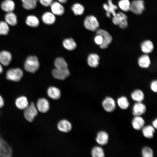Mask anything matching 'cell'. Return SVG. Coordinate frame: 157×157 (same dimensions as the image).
Instances as JSON below:
<instances>
[{"label":"cell","instance_id":"9","mask_svg":"<svg viewBox=\"0 0 157 157\" xmlns=\"http://www.w3.org/2000/svg\"><path fill=\"white\" fill-rule=\"evenodd\" d=\"M36 106L38 111L44 113L47 112L49 109V103L46 99L40 98L37 101Z\"/></svg>","mask_w":157,"mask_h":157},{"label":"cell","instance_id":"7","mask_svg":"<svg viewBox=\"0 0 157 157\" xmlns=\"http://www.w3.org/2000/svg\"><path fill=\"white\" fill-rule=\"evenodd\" d=\"M97 33L102 36L103 38V42L99 46L100 48L103 49L107 48L112 41V38L111 35L108 32L101 29L97 30Z\"/></svg>","mask_w":157,"mask_h":157},{"label":"cell","instance_id":"42","mask_svg":"<svg viewBox=\"0 0 157 157\" xmlns=\"http://www.w3.org/2000/svg\"><path fill=\"white\" fill-rule=\"evenodd\" d=\"M153 126L156 129L157 128V119L156 118L152 122Z\"/></svg>","mask_w":157,"mask_h":157},{"label":"cell","instance_id":"3","mask_svg":"<svg viewBox=\"0 0 157 157\" xmlns=\"http://www.w3.org/2000/svg\"><path fill=\"white\" fill-rule=\"evenodd\" d=\"M127 19V17L125 14L121 12H119L113 16L112 21L114 24L118 25L120 28L124 29L128 26Z\"/></svg>","mask_w":157,"mask_h":157},{"label":"cell","instance_id":"15","mask_svg":"<svg viewBox=\"0 0 157 157\" xmlns=\"http://www.w3.org/2000/svg\"><path fill=\"white\" fill-rule=\"evenodd\" d=\"M109 136L108 133L104 131H101L97 134L96 138L97 142L101 145L106 144L108 142Z\"/></svg>","mask_w":157,"mask_h":157},{"label":"cell","instance_id":"32","mask_svg":"<svg viewBox=\"0 0 157 157\" xmlns=\"http://www.w3.org/2000/svg\"><path fill=\"white\" fill-rule=\"evenodd\" d=\"M24 8L27 10L33 9L37 6L38 0H21Z\"/></svg>","mask_w":157,"mask_h":157},{"label":"cell","instance_id":"4","mask_svg":"<svg viewBox=\"0 0 157 157\" xmlns=\"http://www.w3.org/2000/svg\"><path fill=\"white\" fill-rule=\"evenodd\" d=\"M24 115L28 121L31 122L37 115L38 110L34 103L31 102L25 109Z\"/></svg>","mask_w":157,"mask_h":157},{"label":"cell","instance_id":"19","mask_svg":"<svg viewBox=\"0 0 157 157\" xmlns=\"http://www.w3.org/2000/svg\"><path fill=\"white\" fill-rule=\"evenodd\" d=\"M42 19L43 22L48 25L53 24L56 20L55 15L52 12H47L42 15Z\"/></svg>","mask_w":157,"mask_h":157},{"label":"cell","instance_id":"31","mask_svg":"<svg viewBox=\"0 0 157 157\" xmlns=\"http://www.w3.org/2000/svg\"><path fill=\"white\" fill-rule=\"evenodd\" d=\"M56 68L59 69L68 68V65L65 60L62 57H58L56 59L54 62Z\"/></svg>","mask_w":157,"mask_h":157},{"label":"cell","instance_id":"44","mask_svg":"<svg viewBox=\"0 0 157 157\" xmlns=\"http://www.w3.org/2000/svg\"><path fill=\"white\" fill-rule=\"evenodd\" d=\"M59 2L61 3H66L67 0H57Z\"/></svg>","mask_w":157,"mask_h":157},{"label":"cell","instance_id":"37","mask_svg":"<svg viewBox=\"0 0 157 157\" xmlns=\"http://www.w3.org/2000/svg\"><path fill=\"white\" fill-rule=\"evenodd\" d=\"M8 24L5 22H0V35H6L8 34L9 28Z\"/></svg>","mask_w":157,"mask_h":157},{"label":"cell","instance_id":"17","mask_svg":"<svg viewBox=\"0 0 157 157\" xmlns=\"http://www.w3.org/2000/svg\"><path fill=\"white\" fill-rule=\"evenodd\" d=\"M145 122L141 116H135L132 119V125L133 128L137 130L142 129L144 126Z\"/></svg>","mask_w":157,"mask_h":157},{"label":"cell","instance_id":"34","mask_svg":"<svg viewBox=\"0 0 157 157\" xmlns=\"http://www.w3.org/2000/svg\"><path fill=\"white\" fill-rule=\"evenodd\" d=\"M117 103L119 107L123 110L126 109L129 106V103L127 98L124 96H121L118 98Z\"/></svg>","mask_w":157,"mask_h":157},{"label":"cell","instance_id":"6","mask_svg":"<svg viewBox=\"0 0 157 157\" xmlns=\"http://www.w3.org/2000/svg\"><path fill=\"white\" fill-rule=\"evenodd\" d=\"M144 9V2L143 0H134L130 3V10L135 14H141Z\"/></svg>","mask_w":157,"mask_h":157},{"label":"cell","instance_id":"39","mask_svg":"<svg viewBox=\"0 0 157 157\" xmlns=\"http://www.w3.org/2000/svg\"><path fill=\"white\" fill-rule=\"evenodd\" d=\"M94 41L96 44L100 46L103 42L102 36L100 35L97 34L94 37Z\"/></svg>","mask_w":157,"mask_h":157},{"label":"cell","instance_id":"2","mask_svg":"<svg viewBox=\"0 0 157 157\" xmlns=\"http://www.w3.org/2000/svg\"><path fill=\"white\" fill-rule=\"evenodd\" d=\"M84 25L87 29L94 31L99 26V23L95 17L92 15L86 16L84 21Z\"/></svg>","mask_w":157,"mask_h":157},{"label":"cell","instance_id":"45","mask_svg":"<svg viewBox=\"0 0 157 157\" xmlns=\"http://www.w3.org/2000/svg\"><path fill=\"white\" fill-rule=\"evenodd\" d=\"M3 71L2 67L0 64V74Z\"/></svg>","mask_w":157,"mask_h":157},{"label":"cell","instance_id":"30","mask_svg":"<svg viewBox=\"0 0 157 157\" xmlns=\"http://www.w3.org/2000/svg\"><path fill=\"white\" fill-rule=\"evenodd\" d=\"M26 22L27 25L33 27H37L39 24V21L38 18L33 15L28 16L26 18Z\"/></svg>","mask_w":157,"mask_h":157},{"label":"cell","instance_id":"29","mask_svg":"<svg viewBox=\"0 0 157 157\" xmlns=\"http://www.w3.org/2000/svg\"><path fill=\"white\" fill-rule=\"evenodd\" d=\"M6 22L8 24L12 26L16 25L17 23V17L12 12L7 13L5 17Z\"/></svg>","mask_w":157,"mask_h":157},{"label":"cell","instance_id":"14","mask_svg":"<svg viewBox=\"0 0 157 157\" xmlns=\"http://www.w3.org/2000/svg\"><path fill=\"white\" fill-rule=\"evenodd\" d=\"M72 125L71 123L67 120L63 119L60 120L58 123L57 128L60 131L67 133L71 131Z\"/></svg>","mask_w":157,"mask_h":157},{"label":"cell","instance_id":"41","mask_svg":"<svg viewBox=\"0 0 157 157\" xmlns=\"http://www.w3.org/2000/svg\"><path fill=\"white\" fill-rule=\"evenodd\" d=\"M151 89L154 92H156L157 91V81L156 80L153 81L150 85Z\"/></svg>","mask_w":157,"mask_h":157},{"label":"cell","instance_id":"28","mask_svg":"<svg viewBox=\"0 0 157 157\" xmlns=\"http://www.w3.org/2000/svg\"><path fill=\"white\" fill-rule=\"evenodd\" d=\"M132 99L136 102H142L144 99V96L143 92L139 89L133 91L131 94Z\"/></svg>","mask_w":157,"mask_h":157},{"label":"cell","instance_id":"27","mask_svg":"<svg viewBox=\"0 0 157 157\" xmlns=\"http://www.w3.org/2000/svg\"><path fill=\"white\" fill-rule=\"evenodd\" d=\"M108 4L105 3L103 4L104 8L106 13L111 14L113 16H114L116 13L115 10L118 9L117 7L113 4L112 0H108Z\"/></svg>","mask_w":157,"mask_h":157},{"label":"cell","instance_id":"8","mask_svg":"<svg viewBox=\"0 0 157 157\" xmlns=\"http://www.w3.org/2000/svg\"><path fill=\"white\" fill-rule=\"evenodd\" d=\"M102 106L104 110L108 112H112L116 108V104L114 99L110 97H107L103 101Z\"/></svg>","mask_w":157,"mask_h":157},{"label":"cell","instance_id":"36","mask_svg":"<svg viewBox=\"0 0 157 157\" xmlns=\"http://www.w3.org/2000/svg\"><path fill=\"white\" fill-rule=\"evenodd\" d=\"M130 3L129 0H120L119 1L118 5L122 10L127 12L130 10Z\"/></svg>","mask_w":157,"mask_h":157},{"label":"cell","instance_id":"40","mask_svg":"<svg viewBox=\"0 0 157 157\" xmlns=\"http://www.w3.org/2000/svg\"><path fill=\"white\" fill-rule=\"evenodd\" d=\"M39 1L40 3L45 7L50 6L53 2V0H39Z\"/></svg>","mask_w":157,"mask_h":157},{"label":"cell","instance_id":"16","mask_svg":"<svg viewBox=\"0 0 157 157\" xmlns=\"http://www.w3.org/2000/svg\"><path fill=\"white\" fill-rule=\"evenodd\" d=\"M100 57L96 53H92L89 55L87 58V63L91 67L96 68L99 64Z\"/></svg>","mask_w":157,"mask_h":157},{"label":"cell","instance_id":"24","mask_svg":"<svg viewBox=\"0 0 157 157\" xmlns=\"http://www.w3.org/2000/svg\"><path fill=\"white\" fill-rule=\"evenodd\" d=\"M142 129L143 135L145 138L151 139L154 137L155 129L152 126L150 125L144 126Z\"/></svg>","mask_w":157,"mask_h":157},{"label":"cell","instance_id":"12","mask_svg":"<svg viewBox=\"0 0 157 157\" xmlns=\"http://www.w3.org/2000/svg\"><path fill=\"white\" fill-rule=\"evenodd\" d=\"M146 110V107L144 104L142 102H137L133 106L132 113L134 116H141Z\"/></svg>","mask_w":157,"mask_h":157},{"label":"cell","instance_id":"35","mask_svg":"<svg viewBox=\"0 0 157 157\" xmlns=\"http://www.w3.org/2000/svg\"><path fill=\"white\" fill-rule=\"evenodd\" d=\"M92 156L93 157H103L105 156L103 149L99 146H95L92 149Z\"/></svg>","mask_w":157,"mask_h":157},{"label":"cell","instance_id":"10","mask_svg":"<svg viewBox=\"0 0 157 157\" xmlns=\"http://www.w3.org/2000/svg\"><path fill=\"white\" fill-rule=\"evenodd\" d=\"M52 74L55 78L63 80L69 76L70 72L68 68L62 69L55 68L53 70Z\"/></svg>","mask_w":157,"mask_h":157},{"label":"cell","instance_id":"23","mask_svg":"<svg viewBox=\"0 0 157 157\" xmlns=\"http://www.w3.org/2000/svg\"><path fill=\"white\" fill-rule=\"evenodd\" d=\"M1 7L4 11L7 13L12 12L15 9V5L11 0H5L1 3Z\"/></svg>","mask_w":157,"mask_h":157},{"label":"cell","instance_id":"20","mask_svg":"<svg viewBox=\"0 0 157 157\" xmlns=\"http://www.w3.org/2000/svg\"><path fill=\"white\" fill-rule=\"evenodd\" d=\"M142 51L145 54L151 53L154 49V44L150 40H147L143 41L141 44Z\"/></svg>","mask_w":157,"mask_h":157},{"label":"cell","instance_id":"1","mask_svg":"<svg viewBox=\"0 0 157 157\" xmlns=\"http://www.w3.org/2000/svg\"><path fill=\"white\" fill-rule=\"evenodd\" d=\"M40 64L37 57L29 56L26 58L24 64V68L27 71L34 73L39 68Z\"/></svg>","mask_w":157,"mask_h":157},{"label":"cell","instance_id":"43","mask_svg":"<svg viewBox=\"0 0 157 157\" xmlns=\"http://www.w3.org/2000/svg\"><path fill=\"white\" fill-rule=\"evenodd\" d=\"M4 102L2 97L0 95V108H2L4 105Z\"/></svg>","mask_w":157,"mask_h":157},{"label":"cell","instance_id":"33","mask_svg":"<svg viewBox=\"0 0 157 157\" xmlns=\"http://www.w3.org/2000/svg\"><path fill=\"white\" fill-rule=\"evenodd\" d=\"M72 10L76 15H81L84 12L85 8L83 6L78 3L74 4L72 7Z\"/></svg>","mask_w":157,"mask_h":157},{"label":"cell","instance_id":"46","mask_svg":"<svg viewBox=\"0 0 157 157\" xmlns=\"http://www.w3.org/2000/svg\"><path fill=\"white\" fill-rule=\"evenodd\" d=\"M110 13H106V15L108 17H110Z\"/></svg>","mask_w":157,"mask_h":157},{"label":"cell","instance_id":"22","mask_svg":"<svg viewBox=\"0 0 157 157\" xmlns=\"http://www.w3.org/2000/svg\"><path fill=\"white\" fill-rule=\"evenodd\" d=\"M138 63L139 66L141 68H147L150 65V59L149 56L145 54L139 57L138 60Z\"/></svg>","mask_w":157,"mask_h":157},{"label":"cell","instance_id":"5","mask_svg":"<svg viewBox=\"0 0 157 157\" xmlns=\"http://www.w3.org/2000/svg\"><path fill=\"white\" fill-rule=\"evenodd\" d=\"M23 72L22 70L19 68L11 69L8 70L6 73V78L10 80L18 81L22 78Z\"/></svg>","mask_w":157,"mask_h":157},{"label":"cell","instance_id":"13","mask_svg":"<svg viewBox=\"0 0 157 157\" xmlns=\"http://www.w3.org/2000/svg\"><path fill=\"white\" fill-rule=\"evenodd\" d=\"M50 6L51 12L55 15L60 16L64 13V7L61 3L58 1H53Z\"/></svg>","mask_w":157,"mask_h":157},{"label":"cell","instance_id":"11","mask_svg":"<svg viewBox=\"0 0 157 157\" xmlns=\"http://www.w3.org/2000/svg\"><path fill=\"white\" fill-rule=\"evenodd\" d=\"M11 154V149L8 144L0 138V157L10 156Z\"/></svg>","mask_w":157,"mask_h":157},{"label":"cell","instance_id":"38","mask_svg":"<svg viewBox=\"0 0 157 157\" xmlns=\"http://www.w3.org/2000/svg\"><path fill=\"white\" fill-rule=\"evenodd\" d=\"M142 154L143 157H153V151L152 149L148 147H144L142 150Z\"/></svg>","mask_w":157,"mask_h":157},{"label":"cell","instance_id":"26","mask_svg":"<svg viewBox=\"0 0 157 157\" xmlns=\"http://www.w3.org/2000/svg\"><path fill=\"white\" fill-rule=\"evenodd\" d=\"M15 104L17 107L21 110L24 109L28 105L27 99L24 96H21L17 98Z\"/></svg>","mask_w":157,"mask_h":157},{"label":"cell","instance_id":"21","mask_svg":"<svg viewBox=\"0 0 157 157\" xmlns=\"http://www.w3.org/2000/svg\"><path fill=\"white\" fill-rule=\"evenodd\" d=\"M47 94L51 98L57 100L59 99L61 96V92L58 88L54 87H49L47 90Z\"/></svg>","mask_w":157,"mask_h":157},{"label":"cell","instance_id":"25","mask_svg":"<svg viewBox=\"0 0 157 157\" xmlns=\"http://www.w3.org/2000/svg\"><path fill=\"white\" fill-rule=\"evenodd\" d=\"M63 45L65 48L68 51H72L76 48V44L73 39L71 38L64 39Z\"/></svg>","mask_w":157,"mask_h":157},{"label":"cell","instance_id":"18","mask_svg":"<svg viewBox=\"0 0 157 157\" xmlns=\"http://www.w3.org/2000/svg\"><path fill=\"white\" fill-rule=\"evenodd\" d=\"M12 60L10 53L7 51H3L0 52V63L3 65H8Z\"/></svg>","mask_w":157,"mask_h":157}]
</instances>
